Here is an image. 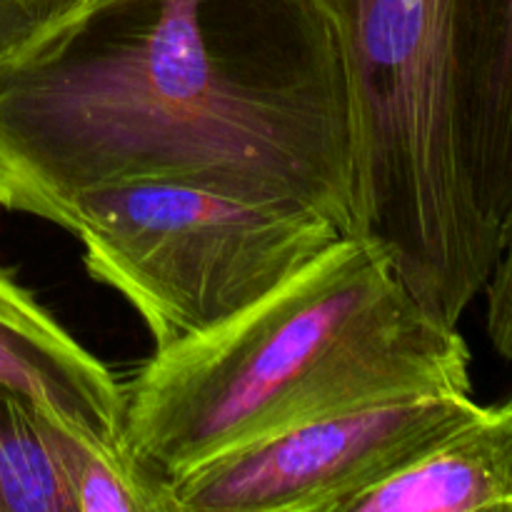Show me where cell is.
I'll list each match as a JSON object with an SVG mask.
<instances>
[{"label": "cell", "instance_id": "cell-1", "mask_svg": "<svg viewBox=\"0 0 512 512\" xmlns=\"http://www.w3.org/2000/svg\"><path fill=\"white\" fill-rule=\"evenodd\" d=\"M148 180L355 233L348 83L320 0H90L0 60V208L65 228L85 195Z\"/></svg>", "mask_w": 512, "mask_h": 512}, {"label": "cell", "instance_id": "cell-6", "mask_svg": "<svg viewBox=\"0 0 512 512\" xmlns=\"http://www.w3.org/2000/svg\"><path fill=\"white\" fill-rule=\"evenodd\" d=\"M0 385L70 433L120 448L125 385L5 268H0Z\"/></svg>", "mask_w": 512, "mask_h": 512}, {"label": "cell", "instance_id": "cell-12", "mask_svg": "<svg viewBox=\"0 0 512 512\" xmlns=\"http://www.w3.org/2000/svg\"><path fill=\"white\" fill-rule=\"evenodd\" d=\"M488 298V335L500 358L512 363V220L505 230L503 250L485 285Z\"/></svg>", "mask_w": 512, "mask_h": 512}, {"label": "cell", "instance_id": "cell-13", "mask_svg": "<svg viewBox=\"0 0 512 512\" xmlns=\"http://www.w3.org/2000/svg\"><path fill=\"white\" fill-rule=\"evenodd\" d=\"M510 400H512V395H510Z\"/></svg>", "mask_w": 512, "mask_h": 512}, {"label": "cell", "instance_id": "cell-9", "mask_svg": "<svg viewBox=\"0 0 512 512\" xmlns=\"http://www.w3.org/2000/svg\"><path fill=\"white\" fill-rule=\"evenodd\" d=\"M65 428L0 385V512H73Z\"/></svg>", "mask_w": 512, "mask_h": 512}, {"label": "cell", "instance_id": "cell-3", "mask_svg": "<svg viewBox=\"0 0 512 512\" xmlns=\"http://www.w3.org/2000/svg\"><path fill=\"white\" fill-rule=\"evenodd\" d=\"M343 58L358 228L458 325L503 238L475 203L460 115L463 0H320Z\"/></svg>", "mask_w": 512, "mask_h": 512}, {"label": "cell", "instance_id": "cell-11", "mask_svg": "<svg viewBox=\"0 0 512 512\" xmlns=\"http://www.w3.org/2000/svg\"><path fill=\"white\" fill-rule=\"evenodd\" d=\"M90 0H0V60L68 23Z\"/></svg>", "mask_w": 512, "mask_h": 512}, {"label": "cell", "instance_id": "cell-8", "mask_svg": "<svg viewBox=\"0 0 512 512\" xmlns=\"http://www.w3.org/2000/svg\"><path fill=\"white\" fill-rule=\"evenodd\" d=\"M460 115L475 203L505 240L512 220V0H463Z\"/></svg>", "mask_w": 512, "mask_h": 512}, {"label": "cell", "instance_id": "cell-5", "mask_svg": "<svg viewBox=\"0 0 512 512\" xmlns=\"http://www.w3.org/2000/svg\"><path fill=\"white\" fill-rule=\"evenodd\" d=\"M478 410L473 393H413L315 415L168 483L175 512H340Z\"/></svg>", "mask_w": 512, "mask_h": 512}, {"label": "cell", "instance_id": "cell-10", "mask_svg": "<svg viewBox=\"0 0 512 512\" xmlns=\"http://www.w3.org/2000/svg\"><path fill=\"white\" fill-rule=\"evenodd\" d=\"M63 470L73 512H175L170 485L123 448L95 445L65 430Z\"/></svg>", "mask_w": 512, "mask_h": 512}, {"label": "cell", "instance_id": "cell-2", "mask_svg": "<svg viewBox=\"0 0 512 512\" xmlns=\"http://www.w3.org/2000/svg\"><path fill=\"white\" fill-rule=\"evenodd\" d=\"M413 393H473L468 343L380 240L345 233L243 313L153 350L125 385L120 448L173 483L315 415Z\"/></svg>", "mask_w": 512, "mask_h": 512}, {"label": "cell", "instance_id": "cell-4", "mask_svg": "<svg viewBox=\"0 0 512 512\" xmlns=\"http://www.w3.org/2000/svg\"><path fill=\"white\" fill-rule=\"evenodd\" d=\"M63 230L83 245L90 278L138 313L155 350L243 313L345 235L320 210L163 180L85 195Z\"/></svg>", "mask_w": 512, "mask_h": 512}, {"label": "cell", "instance_id": "cell-7", "mask_svg": "<svg viewBox=\"0 0 512 512\" xmlns=\"http://www.w3.org/2000/svg\"><path fill=\"white\" fill-rule=\"evenodd\" d=\"M340 512H512V400L480 405Z\"/></svg>", "mask_w": 512, "mask_h": 512}]
</instances>
